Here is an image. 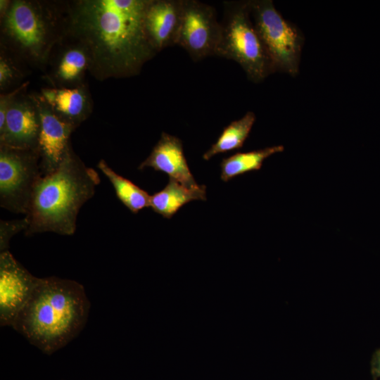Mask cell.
Returning <instances> with one entry per match:
<instances>
[{
    "mask_svg": "<svg viewBox=\"0 0 380 380\" xmlns=\"http://www.w3.org/2000/svg\"><path fill=\"white\" fill-rule=\"evenodd\" d=\"M71 39L70 43L63 44V39L58 44L60 49L54 56L49 75L54 87H72L84 84L83 78L89 71L90 61L87 49L78 41Z\"/></svg>",
    "mask_w": 380,
    "mask_h": 380,
    "instance_id": "cell-15",
    "label": "cell"
},
{
    "mask_svg": "<svg viewBox=\"0 0 380 380\" xmlns=\"http://www.w3.org/2000/svg\"><path fill=\"white\" fill-rule=\"evenodd\" d=\"M40 129L39 112L34 95L20 93L7 111L0 146L17 149H37Z\"/></svg>",
    "mask_w": 380,
    "mask_h": 380,
    "instance_id": "cell-11",
    "label": "cell"
},
{
    "mask_svg": "<svg viewBox=\"0 0 380 380\" xmlns=\"http://www.w3.org/2000/svg\"><path fill=\"white\" fill-rule=\"evenodd\" d=\"M251 16L264 46L273 73L298 74L305 38L293 23L286 20L271 0L248 1Z\"/></svg>",
    "mask_w": 380,
    "mask_h": 380,
    "instance_id": "cell-6",
    "label": "cell"
},
{
    "mask_svg": "<svg viewBox=\"0 0 380 380\" xmlns=\"http://www.w3.org/2000/svg\"><path fill=\"white\" fill-rule=\"evenodd\" d=\"M29 226V220L25 217L15 220L0 222V252L8 251L9 241L13 236L20 231H25Z\"/></svg>",
    "mask_w": 380,
    "mask_h": 380,
    "instance_id": "cell-20",
    "label": "cell"
},
{
    "mask_svg": "<svg viewBox=\"0 0 380 380\" xmlns=\"http://www.w3.org/2000/svg\"><path fill=\"white\" fill-rule=\"evenodd\" d=\"M150 0H78L67 7V35L81 43L97 80L138 75L157 52L144 18Z\"/></svg>",
    "mask_w": 380,
    "mask_h": 380,
    "instance_id": "cell-1",
    "label": "cell"
},
{
    "mask_svg": "<svg viewBox=\"0 0 380 380\" xmlns=\"http://www.w3.org/2000/svg\"><path fill=\"white\" fill-rule=\"evenodd\" d=\"M42 176L37 149L0 146V205L27 215L35 184Z\"/></svg>",
    "mask_w": 380,
    "mask_h": 380,
    "instance_id": "cell-7",
    "label": "cell"
},
{
    "mask_svg": "<svg viewBox=\"0 0 380 380\" xmlns=\"http://www.w3.org/2000/svg\"><path fill=\"white\" fill-rule=\"evenodd\" d=\"M97 167L112 184L118 199L132 213L149 207L151 196L146 191L115 172L106 160H100Z\"/></svg>",
    "mask_w": 380,
    "mask_h": 380,
    "instance_id": "cell-18",
    "label": "cell"
},
{
    "mask_svg": "<svg viewBox=\"0 0 380 380\" xmlns=\"http://www.w3.org/2000/svg\"><path fill=\"white\" fill-rule=\"evenodd\" d=\"M253 112L248 111L241 118L232 121L222 132L215 143L203 155L208 160L217 154L241 148L255 123Z\"/></svg>",
    "mask_w": 380,
    "mask_h": 380,
    "instance_id": "cell-19",
    "label": "cell"
},
{
    "mask_svg": "<svg viewBox=\"0 0 380 380\" xmlns=\"http://www.w3.org/2000/svg\"><path fill=\"white\" fill-rule=\"evenodd\" d=\"M206 199L204 185L190 189L177 180L169 178L165 188L151 196L149 207L155 213L170 219L187 203Z\"/></svg>",
    "mask_w": 380,
    "mask_h": 380,
    "instance_id": "cell-16",
    "label": "cell"
},
{
    "mask_svg": "<svg viewBox=\"0 0 380 380\" xmlns=\"http://www.w3.org/2000/svg\"><path fill=\"white\" fill-rule=\"evenodd\" d=\"M10 3H11V1H7V0H1L0 1L1 18H2L4 15V14L6 13V11L8 8Z\"/></svg>",
    "mask_w": 380,
    "mask_h": 380,
    "instance_id": "cell-24",
    "label": "cell"
},
{
    "mask_svg": "<svg viewBox=\"0 0 380 380\" xmlns=\"http://www.w3.org/2000/svg\"><path fill=\"white\" fill-rule=\"evenodd\" d=\"M40 96L62 120L76 129L91 114L92 103L87 87H46Z\"/></svg>",
    "mask_w": 380,
    "mask_h": 380,
    "instance_id": "cell-14",
    "label": "cell"
},
{
    "mask_svg": "<svg viewBox=\"0 0 380 380\" xmlns=\"http://www.w3.org/2000/svg\"><path fill=\"white\" fill-rule=\"evenodd\" d=\"M284 150L282 145H277L248 152L236 153L223 158L220 163V178L224 182H228L236 176L259 170L265 160Z\"/></svg>",
    "mask_w": 380,
    "mask_h": 380,
    "instance_id": "cell-17",
    "label": "cell"
},
{
    "mask_svg": "<svg viewBox=\"0 0 380 380\" xmlns=\"http://www.w3.org/2000/svg\"><path fill=\"white\" fill-rule=\"evenodd\" d=\"M28 82H25L20 84L18 88L15 89L13 91L7 93L1 94L0 96V133L4 130L6 118L8 108L13 101V99L20 94L28 84Z\"/></svg>",
    "mask_w": 380,
    "mask_h": 380,
    "instance_id": "cell-22",
    "label": "cell"
},
{
    "mask_svg": "<svg viewBox=\"0 0 380 380\" xmlns=\"http://www.w3.org/2000/svg\"><path fill=\"white\" fill-rule=\"evenodd\" d=\"M221 34L215 8L196 0H183L177 45L194 61L215 56Z\"/></svg>",
    "mask_w": 380,
    "mask_h": 380,
    "instance_id": "cell-8",
    "label": "cell"
},
{
    "mask_svg": "<svg viewBox=\"0 0 380 380\" xmlns=\"http://www.w3.org/2000/svg\"><path fill=\"white\" fill-rule=\"evenodd\" d=\"M10 253L0 252V324L12 327L38 283Z\"/></svg>",
    "mask_w": 380,
    "mask_h": 380,
    "instance_id": "cell-9",
    "label": "cell"
},
{
    "mask_svg": "<svg viewBox=\"0 0 380 380\" xmlns=\"http://www.w3.org/2000/svg\"><path fill=\"white\" fill-rule=\"evenodd\" d=\"M37 103L40 129L37 150L42 175L53 172L61 163L70 144V136L75 129L59 118L40 94L34 95Z\"/></svg>",
    "mask_w": 380,
    "mask_h": 380,
    "instance_id": "cell-10",
    "label": "cell"
},
{
    "mask_svg": "<svg viewBox=\"0 0 380 380\" xmlns=\"http://www.w3.org/2000/svg\"><path fill=\"white\" fill-rule=\"evenodd\" d=\"M183 0H150L144 25L148 40L157 53L177 45Z\"/></svg>",
    "mask_w": 380,
    "mask_h": 380,
    "instance_id": "cell-12",
    "label": "cell"
},
{
    "mask_svg": "<svg viewBox=\"0 0 380 380\" xmlns=\"http://www.w3.org/2000/svg\"><path fill=\"white\" fill-rule=\"evenodd\" d=\"M372 372L374 377L380 380V350L374 355L372 361Z\"/></svg>",
    "mask_w": 380,
    "mask_h": 380,
    "instance_id": "cell-23",
    "label": "cell"
},
{
    "mask_svg": "<svg viewBox=\"0 0 380 380\" xmlns=\"http://www.w3.org/2000/svg\"><path fill=\"white\" fill-rule=\"evenodd\" d=\"M14 61L4 52L0 55V89L4 90L22 76Z\"/></svg>",
    "mask_w": 380,
    "mask_h": 380,
    "instance_id": "cell-21",
    "label": "cell"
},
{
    "mask_svg": "<svg viewBox=\"0 0 380 380\" xmlns=\"http://www.w3.org/2000/svg\"><path fill=\"white\" fill-rule=\"evenodd\" d=\"M101 179L70 146L59 166L37 180L30 201L26 236L44 232L74 234L83 205L91 198Z\"/></svg>",
    "mask_w": 380,
    "mask_h": 380,
    "instance_id": "cell-3",
    "label": "cell"
},
{
    "mask_svg": "<svg viewBox=\"0 0 380 380\" xmlns=\"http://www.w3.org/2000/svg\"><path fill=\"white\" fill-rule=\"evenodd\" d=\"M89 301L80 283L56 277L39 278L12 327L47 354L63 348L82 331Z\"/></svg>",
    "mask_w": 380,
    "mask_h": 380,
    "instance_id": "cell-2",
    "label": "cell"
},
{
    "mask_svg": "<svg viewBox=\"0 0 380 380\" xmlns=\"http://www.w3.org/2000/svg\"><path fill=\"white\" fill-rule=\"evenodd\" d=\"M151 167L160 171L184 186L199 187L192 175L185 158L182 142L178 137L165 132L153 148L149 156L139 165V170Z\"/></svg>",
    "mask_w": 380,
    "mask_h": 380,
    "instance_id": "cell-13",
    "label": "cell"
},
{
    "mask_svg": "<svg viewBox=\"0 0 380 380\" xmlns=\"http://www.w3.org/2000/svg\"><path fill=\"white\" fill-rule=\"evenodd\" d=\"M223 5L215 56L236 62L251 82H262L273 71L253 23L248 1H224Z\"/></svg>",
    "mask_w": 380,
    "mask_h": 380,
    "instance_id": "cell-5",
    "label": "cell"
},
{
    "mask_svg": "<svg viewBox=\"0 0 380 380\" xmlns=\"http://www.w3.org/2000/svg\"><path fill=\"white\" fill-rule=\"evenodd\" d=\"M1 19L4 48L36 65H46L67 35V8L63 14L49 2L11 1Z\"/></svg>",
    "mask_w": 380,
    "mask_h": 380,
    "instance_id": "cell-4",
    "label": "cell"
}]
</instances>
